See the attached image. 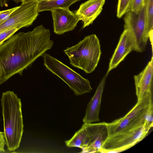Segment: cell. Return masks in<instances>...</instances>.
<instances>
[{"instance_id":"obj_1","label":"cell","mask_w":153,"mask_h":153,"mask_svg":"<svg viewBox=\"0 0 153 153\" xmlns=\"http://www.w3.org/2000/svg\"><path fill=\"white\" fill-rule=\"evenodd\" d=\"M42 25L32 31L14 34L0 45V85L30 67L51 49L54 42Z\"/></svg>"},{"instance_id":"obj_2","label":"cell","mask_w":153,"mask_h":153,"mask_svg":"<svg viewBox=\"0 0 153 153\" xmlns=\"http://www.w3.org/2000/svg\"><path fill=\"white\" fill-rule=\"evenodd\" d=\"M5 144L10 151L20 146L24 125L21 99L13 91L3 92L1 98Z\"/></svg>"},{"instance_id":"obj_3","label":"cell","mask_w":153,"mask_h":153,"mask_svg":"<svg viewBox=\"0 0 153 153\" xmlns=\"http://www.w3.org/2000/svg\"><path fill=\"white\" fill-rule=\"evenodd\" d=\"M70 64L87 74L92 73L97 66L101 51L100 40L95 34L86 36L72 46L64 50Z\"/></svg>"},{"instance_id":"obj_4","label":"cell","mask_w":153,"mask_h":153,"mask_svg":"<svg viewBox=\"0 0 153 153\" xmlns=\"http://www.w3.org/2000/svg\"><path fill=\"white\" fill-rule=\"evenodd\" d=\"M108 137L107 123H84L81 128L65 143L68 147L85 148L89 153L99 152Z\"/></svg>"},{"instance_id":"obj_5","label":"cell","mask_w":153,"mask_h":153,"mask_svg":"<svg viewBox=\"0 0 153 153\" xmlns=\"http://www.w3.org/2000/svg\"><path fill=\"white\" fill-rule=\"evenodd\" d=\"M44 65L47 69L62 80L75 95H81L92 90L89 81L48 53L43 56Z\"/></svg>"},{"instance_id":"obj_6","label":"cell","mask_w":153,"mask_h":153,"mask_svg":"<svg viewBox=\"0 0 153 153\" xmlns=\"http://www.w3.org/2000/svg\"><path fill=\"white\" fill-rule=\"evenodd\" d=\"M124 29L128 32L133 51L142 52L145 50L150 33L147 25L145 5L137 13L129 10L125 14Z\"/></svg>"},{"instance_id":"obj_7","label":"cell","mask_w":153,"mask_h":153,"mask_svg":"<svg viewBox=\"0 0 153 153\" xmlns=\"http://www.w3.org/2000/svg\"><path fill=\"white\" fill-rule=\"evenodd\" d=\"M150 129L144 123L133 129L108 137L99 152L118 153L126 150L142 140Z\"/></svg>"},{"instance_id":"obj_8","label":"cell","mask_w":153,"mask_h":153,"mask_svg":"<svg viewBox=\"0 0 153 153\" xmlns=\"http://www.w3.org/2000/svg\"><path fill=\"white\" fill-rule=\"evenodd\" d=\"M38 3L36 1L22 3L8 18L0 25V33L13 28L19 30L31 25L39 15Z\"/></svg>"},{"instance_id":"obj_9","label":"cell","mask_w":153,"mask_h":153,"mask_svg":"<svg viewBox=\"0 0 153 153\" xmlns=\"http://www.w3.org/2000/svg\"><path fill=\"white\" fill-rule=\"evenodd\" d=\"M51 12L53 22V32L60 35L74 30L79 20L77 16L69 8H56Z\"/></svg>"},{"instance_id":"obj_10","label":"cell","mask_w":153,"mask_h":153,"mask_svg":"<svg viewBox=\"0 0 153 153\" xmlns=\"http://www.w3.org/2000/svg\"><path fill=\"white\" fill-rule=\"evenodd\" d=\"M105 0H88L82 4L75 13L83 28L92 24L101 13Z\"/></svg>"},{"instance_id":"obj_11","label":"cell","mask_w":153,"mask_h":153,"mask_svg":"<svg viewBox=\"0 0 153 153\" xmlns=\"http://www.w3.org/2000/svg\"><path fill=\"white\" fill-rule=\"evenodd\" d=\"M133 51V44L128 31L124 29L110 59L107 74L115 68L126 57Z\"/></svg>"},{"instance_id":"obj_12","label":"cell","mask_w":153,"mask_h":153,"mask_svg":"<svg viewBox=\"0 0 153 153\" xmlns=\"http://www.w3.org/2000/svg\"><path fill=\"white\" fill-rule=\"evenodd\" d=\"M108 74L106 73L103 77L87 105L85 114L83 119L84 123H91L100 120L99 114L102 97L106 78Z\"/></svg>"},{"instance_id":"obj_13","label":"cell","mask_w":153,"mask_h":153,"mask_svg":"<svg viewBox=\"0 0 153 153\" xmlns=\"http://www.w3.org/2000/svg\"><path fill=\"white\" fill-rule=\"evenodd\" d=\"M153 76V56L144 70L138 74L134 75V79L137 101L145 93L151 91Z\"/></svg>"},{"instance_id":"obj_14","label":"cell","mask_w":153,"mask_h":153,"mask_svg":"<svg viewBox=\"0 0 153 153\" xmlns=\"http://www.w3.org/2000/svg\"><path fill=\"white\" fill-rule=\"evenodd\" d=\"M80 0H51L43 1L39 2V12L44 11H51L56 8H69L73 4Z\"/></svg>"},{"instance_id":"obj_15","label":"cell","mask_w":153,"mask_h":153,"mask_svg":"<svg viewBox=\"0 0 153 153\" xmlns=\"http://www.w3.org/2000/svg\"><path fill=\"white\" fill-rule=\"evenodd\" d=\"M145 10L147 25L151 31L153 27V0H145Z\"/></svg>"},{"instance_id":"obj_16","label":"cell","mask_w":153,"mask_h":153,"mask_svg":"<svg viewBox=\"0 0 153 153\" xmlns=\"http://www.w3.org/2000/svg\"><path fill=\"white\" fill-rule=\"evenodd\" d=\"M133 0H118L117 7V16L121 18L128 11Z\"/></svg>"},{"instance_id":"obj_17","label":"cell","mask_w":153,"mask_h":153,"mask_svg":"<svg viewBox=\"0 0 153 153\" xmlns=\"http://www.w3.org/2000/svg\"><path fill=\"white\" fill-rule=\"evenodd\" d=\"M153 105L152 104L147 110L144 117V124L150 128L153 125Z\"/></svg>"},{"instance_id":"obj_18","label":"cell","mask_w":153,"mask_h":153,"mask_svg":"<svg viewBox=\"0 0 153 153\" xmlns=\"http://www.w3.org/2000/svg\"><path fill=\"white\" fill-rule=\"evenodd\" d=\"M18 30L16 28H13L0 33V45L14 34Z\"/></svg>"},{"instance_id":"obj_19","label":"cell","mask_w":153,"mask_h":153,"mask_svg":"<svg viewBox=\"0 0 153 153\" xmlns=\"http://www.w3.org/2000/svg\"><path fill=\"white\" fill-rule=\"evenodd\" d=\"M145 5V0H133L129 10L137 13Z\"/></svg>"},{"instance_id":"obj_20","label":"cell","mask_w":153,"mask_h":153,"mask_svg":"<svg viewBox=\"0 0 153 153\" xmlns=\"http://www.w3.org/2000/svg\"><path fill=\"white\" fill-rule=\"evenodd\" d=\"M18 7L0 11V25L7 19L11 14Z\"/></svg>"},{"instance_id":"obj_21","label":"cell","mask_w":153,"mask_h":153,"mask_svg":"<svg viewBox=\"0 0 153 153\" xmlns=\"http://www.w3.org/2000/svg\"><path fill=\"white\" fill-rule=\"evenodd\" d=\"M5 144L4 132L0 131V152H4Z\"/></svg>"},{"instance_id":"obj_22","label":"cell","mask_w":153,"mask_h":153,"mask_svg":"<svg viewBox=\"0 0 153 153\" xmlns=\"http://www.w3.org/2000/svg\"><path fill=\"white\" fill-rule=\"evenodd\" d=\"M9 0H0V6L2 7L4 6L8 7ZM16 3L22 2V0H12Z\"/></svg>"},{"instance_id":"obj_23","label":"cell","mask_w":153,"mask_h":153,"mask_svg":"<svg viewBox=\"0 0 153 153\" xmlns=\"http://www.w3.org/2000/svg\"><path fill=\"white\" fill-rule=\"evenodd\" d=\"M51 0H22V3H24L30 1H36L38 2L43 1H49Z\"/></svg>"},{"instance_id":"obj_24","label":"cell","mask_w":153,"mask_h":153,"mask_svg":"<svg viewBox=\"0 0 153 153\" xmlns=\"http://www.w3.org/2000/svg\"><path fill=\"white\" fill-rule=\"evenodd\" d=\"M149 38L150 39V42H151V44L152 45V51H153V30H152L150 33Z\"/></svg>"}]
</instances>
